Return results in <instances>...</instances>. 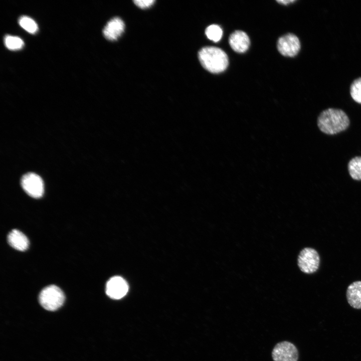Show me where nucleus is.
Segmentation results:
<instances>
[{"instance_id": "9d476101", "label": "nucleus", "mask_w": 361, "mask_h": 361, "mask_svg": "<svg viewBox=\"0 0 361 361\" xmlns=\"http://www.w3.org/2000/svg\"><path fill=\"white\" fill-rule=\"evenodd\" d=\"M124 27L123 21L118 17H115L107 23L103 30V33L107 40L114 41L123 33Z\"/></svg>"}, {"instance_id": "f8f14e48", "label": "nucleus", "mask_w": 361, "mask_h": 361, "mask_svg": "<svg viewBox=\"0 0 361 361\" xmlns=\"http://www.w3.org/2000/svg\"><path fill=\"white\" fill-rule=\"evenodd\" d=\"M8 241L13 248L21 251L26 250L29 245V241L26 236L17 229H14L9 233Z\"/></svg>"}, {"instance_id": "7ed1b4c3", "label": "nucleus", "mask_w": 361, "mask_h": 361, "mask_svg": "<svg viewBox=\"0 0 361 361\" xmlns=\"http://www.w3.org/2000/svg\"><path fill=\"white\" fill-rule=\"evenodd\" d=\"M65 298L63 292L59 287L51 285L41 291L39 300L40 304L45 309L55 311L63 305Z\"/></svg>"}, {"instance_id": "423d86ee", "label": "nucleus", "mask_w": 361, "mask_h": 361, "mask_svg": "<svg viewBox=\"0 0 361 361\" xmlns=\"http://www.w3.org/2000/svg\"><path fill=\"white\" fill-rule=\"evenodd\" d=\"M274 361H297L298 351L295 345L288 341L277 343L272 351Z\"/></svg>"}, {"instance_id": "ddd939ff", "label": "nucleus", "mask_w": 361, "mask_h": 361, "mask_svg": "<svg viewBox=\"0 0 361 361\" xmlns=\"http://www.w3.org/2000/svg\"><path fill=\"white\" fill-rule=\"evenodd\" d=\"M348 170L353 179L361 180V156H355L350 160Z\"/></svg>"}, {"instance_id": "6ab92c4d", "label": "nucleus", "mask_w": 361, "mask_h": 361, "mask_svg": "<svg viewBox=\"0 0 361 361\" xmlns=\"http://www.w3.org/2000/svg\"><path fill=\"white\" fill-rule=\"evenodd\" d=\"M295 0H280V1H277V2L280 4H283V5H287L291 3H293L295 2Z\"/></svg>"}, {"instance_id": "9b49d317", "label": "nucleus", "mask_w": 361, "mask_h": 361, "mask_svg": "<svg viewBox=\"0 0 361 361\" xmlns=\"http://www.w3.org/2000/svg\"><path fill=\"white\" fill-rule=\"evenodd\" d=\"M349 304L354 308L361 309V281H356L348 287L346 293Z\"/></svg>"}, {"instance_id": "a211bd4d", "label": "nucleus", "mask_w": 361, "mask_h": 361, "mask_svg": "<svg viewBox=\"0 0 361 361\" xmlns=\"http://www.w3.org/2000/svg\"><path fill=\"white\" fill-rule=\"evenodd\" d=\"M134 3L139 8L145 9L151 7L155 2L154 0H135Z\"/></svg>"}, {"instance_id": "4468645a", "label": "nucleus", "mask_w": 361, "mask_h": 361, "mask_svg": "<svg viewBox=\"0 0 361 361\" xmlns=\"http://www.w3.org/2000/svg\"><path fill=\"white\" fill-rule=\"evenodd\" d=\"M6 47L11 50H18L22 49L24 45L23 41L19 37L6 35L4 38Z\"/></svg>"}, {"instance_id": "6e6552de", "label": "nucleus", "mask_w": 361, "mask_h": 361, "mask_svg": "<svg viewBox=\"0 0 361 361\" xmlns=\"http://www.w3.org/2000/svg\"><path fill=\"white\" fill-rule=\"evenodd\" d=\"M128 290L127 283L123 278L119 276L111 278L106 284V294L112 299H118L123 297Z\"/></svg>"}, {"instance_id": "f03ea898", "label": "nucleus", "mask_w": 361, "mask_h": 361, "mask_svg": "<svg viewBox=\"0 0 361 361\" xmlns=\"http://www.w3.org/2000/svg\"><path fill=\"white\" fill-rule=\"evenodd\" d=\"M199 59L203 67L213 73L224 71L229 64L226 53L221 49L215 47H205L198 53Z\"/></svg>"}, {"instance_id": "2eb2a0df", "label": "nucleus", "mask_w": 361, "mask_h": 361, "mask_svg": "<svg viewBox=\"0 0 361 361\" xmlns=\"http://www.w3.org/2000/svg\"><path fill=\"white\" fill-rule=\"evenodd\" d=\"M19 24L21 27L31 34L36 33L38 29L36 23L27 16L21 17L19 20Z\"/></svg>"}, {"instance_id": "f3484780", "label": "nucleus", "mask_w": 361, "mask_h": 361, "mask_svg": "<svg viewBox=\"0 0 361 361\" xmlns=\"http://www.w3.org/2000/svg\"><path fill=\"white\" fill-rule=\"evenodd\" d=\"M350 94L355 102L361 104V77L352 82L350 86Z\"/></svg>"}, {"instance_id": "f257e3e1", "label": "nucleus", "mask_w": 361, "mask_h": 361, "mask_svg": "<svg viewBox=\"0 0 361 361\" xmlns=\"http://www.w3.org/2000/svg\"><path fill=\"white\" fill-rule=\"evenodd\" d=\"M349 124L347 114L341 109L330 108L324 110L317 118V125L323 133L332 135L345 130Z\"/></svg>"}, {"instance_id": "dca6fc26", "label": "nucleus", "mask_w": 361, "mask_h": 361, "mask_svg": "<svg viewBox=\"0 0 361 361\" xmlns=\"http://www.w3.org/2000/svg\"><path fill=\"white\" fill-rule=\"evenodd\" d=\"M205 34L210 40L214 42H218L222 38L223 31L218 25H212L207 28Z\"/></svg>"}, {"instance_id": "1a4fd4ad", "label": "nucleus", "mask_w": 361, "mask_h": 361, "mask_svg": "<svg viewBox=\"0 0 361 361\" xmlns=\"http://www.w3.org/2000/svg\"><path fill=\"white\" fill-rule=\"evenodd\" d=\"M229 44L232 49L238 53H244L249 48L250 39L246 33L242 31L233 32L229 38Z\"/></svg>"}, {"instance_id": "39448f33", "label": "nucleus", "mask_w": 361, "mask_h": 361, "mask_svg": "<svg viewBox=\"0 0 361 361\" xmlns=\"http://www.w3.org/2000/svg\"><path fill=\"white\" fill-rule=\"evenodd\" d=\"M21 186L26 193L34 198H41L44 193V183L41 177L33 172L24 174L21 178Z\"/></svg>"}, {"instance_id": "20e7f679", "label": "nucleus", "mask_w": 361, "mask_h": 361, "mask_svg": "<svg viewBox=\"0 0 361 361\" xmlns=\"http://www.w3.org/2000/svg\"><path fill=\"white\" fill-rule=\"evenodd\" d=\"M320 257L317 251L310 247L303 248L297 258V265L300 270L306 274H312L318 269Z\"/></svg>"}, {"instance_id": "0eeeda50", "label": "nucleus", "mask_w": 361, "mask_h": 361, "mask_svg": "<svg viewBox=\"0 0 361 361\" xmlns=\"http://www.w3.org/2000/svg\"><path fill=\"white\" fill-rule=\"evenodd\" d=\"M300 42L294 34L288 33L279 38L277 49L281 54L284 56L294 57L300 49Z\"/></svg>"}]
</instances>
